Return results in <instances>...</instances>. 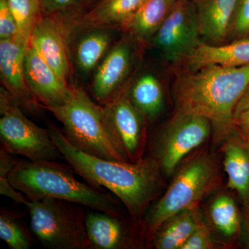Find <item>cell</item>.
<instances>
[{"instance_id": "cell-23", "label": "cell", "mask_w": 249, "mask_h": 249, "mask_svg": "<svg viewBox=\"0 0 249 249\" xmlns=\"http://www.w3.org/2000/svg\"><path fill=\"white\" fill-rule=\"evenodd\" d=\"M224 169L228 176V187L241 197L249 200V148L243 142L231 140L224 150Z\"/></svg>"}, {"instance_id": "cell-35", "label": "cell", "mask_w": 249, "mask_h": 249, "mask_svg": "<svg viewBox=\"0 0 249 249\" xmlns=\"http://www.w3.org/2000/svg\"><path fill=\"white\" fill-rule=\"evenodd\" d=\"M249 107V86L247 88V91L243 95L240 101H239L238 104L236 106L235 114L234 117L237 114H240L242 111Z\"/></svg>"}, {"instance_id": "cell-21", "label": "cell", "mask_w": 249, "mask_h": 249, "mask_svg": "<svg viewBox=\"0 0 249 249\" xmlns=\"http://www.w3.org/2000/svg\"><path fill=\"white\" fill-rule=\"evenodd\" d=\"M203 221L199 208L185 210L165 221L152 235L157 249H181Z\"/></svg>"}, {"instance_id": "cell-30", "label": "cell", "mask_w": 249, "mask_h": 249, "mask_svg": "<svg viewBox=\"0 0 249 249\" xmlns=\"http://www.w3.org/2000/svg\"><path fill=\"white\" fill-rule=\"evenodd\" d=\"M214 247L209 228L204 222L196 229L181 249H211Z\"/></svg>"}, {"instance_id": "cell-15", "label": "cell", "mask_w": 249, "mask_h": 249, "mask_svg": "<svg viewBox=\"0 0 249 249\" xmlns=\"http://www.w3.org/2000/svg\"><path fill=\"white\" fill-rule=\"evenodd\" d=\"M24 69L28 88L42 109L61 106L70 97L73 86L62 80L29 45Z\"/></svg>"}, {"instance_id": "cell-16", "label": "cell", "mask_w": 249, "mask_h": 249, "mask_svg": "<svg viewBox=\"0 0 249 249\" xmlns=\"http://www.w3.org/2000/svg\"><path fill=\"white\" fill-rule=\"evenodd\" d=\"M88 249H121L135 247L132 227L119 216L103 211H90L85 216Z\"/></svg>"}, {"instance_id": "cell-5", "label": "cell", "mask_w": 249, "mask_h": 249, "mask_svg": "<svg viewBox=\"0 0 249 249\" xmlns=\"http://www.w3.org/2000/svg\"><path fill=\"white\" fill-rule=\"evenodd\" d=\"M219 170L209 155L195 157L177 174L164 196L150 209L142 224L144 235L154 232L172 216L197 207L201 200L218 186Z\"/></svg>"}, {"instance_id": "cell-4", "label": "cell", "mask_w": 249, "mask_h": 249, "mask_svg": "<svg viewBox=\"0 0 249 249\" xmlns=\"http://www.w3.org/2000/svg\"><path fill=\"white\" fill-rule=\"evenodd\" d=\"M62 124V133L73 146L88 155L126 161L109 138L103 107L81 86H73L70 97L60 106L46 107Z\"/></svg>"}, {"instance_id": "cell-37", "label": "cell", "mask_w": 249, "mask_h": 249, "mask_svg": "<svg viewBox=\"0 0 249 249\" xmlns=\"http://www.w3.org/2000/svg\"><path fill=\"white\" fill-rule=\"evenodd\" d=\"M192 1H193V0H192Z\"/></svg>"}, {"instance_id": "cell-7", "label": "cell", "mask_w": 249, "mask_h": 249, "mask_svg": "<svg viewBox=\"0 0 249 249\" xmlns=\"http://www.w3.org/2000/svg\"><path fill=\"white\" fill-rule=\"evenodd\" d=\"M0 116L1 149L34 161L63 159L48 129L39 127L29 120L2 87L0 90Z\"/></svg>"}, {"instance_id": "cell-17", "label": "cell", "mask_w": 249, "mask_h": 249, "mask_svg": "<svg viewBox=\"0 0 249 249\" xmlns=\"http://www.w3.org/2000/svg\"><path fill=\"white\" fill-rule=\"evenodd\" d=\"M201 36L213 44L224 42L229 31L237 0H193Z\"/></svg>"}, {"instance_id": "cell-6", "label": "cell", "mask_w": 249, "mask_h": 249, "mask_svg": "<svg viewBox=\"0 0 249 249\" xmlns=\"http://www.w3.org/2000/svg\"><path fill=\"white\" fill-rule=\"evenodd\" d=\"M31 231L44 248L88 249L84 206L53 198L29 201Z\"/></svg>"}, {"instance_id": "cell-24", "label": "cell", "mask_w": 249, "mask_h": 249, "mask_svg": "<svg viewBox=\"0 0 249 249\" xmlns=\"http://www.w3.org/2000/svg\"><path fill=\"white\" fill-rule=\"evenodd\" d=\"M210 216L214 227L222 235L233 237L240 231V213L230 196H218L211 205Z\"/></svg>"}, {"instance_id": "cell-36", "label": "cell", "mask_w": 249, "mask_h": 249, "mask_svg": "<svg viewBox=\"0 0 249 249\" xmlns=\"http://www.w3.org/2000/svg\"><path fill=\"white\" fill-rule=\"evenodd\" d=\"M245 217L246 227H247L249 240V200L245 201Z\"/></svg>"}, {"instance_id": "cell-27", "label": "cell", "mask_w": 249, "mask_h": 249, "mask_svg": "<svg viewBox=\"0 0 249 249\" xmlns=\"http://www.w3.org/2000/svg\"><path fill=\"white\" fill-rule=\"evenodd\" d=\"M249 37V0H237L232 17L229 38L235 40Z\"/></svg>"}, {"instance_id": "cell-10", "label": "cell", "mask_w": 249, "mask_h": 249, "mask_svg": "<svg viewBox=\"0 0 249 249\" xmlns=\"http://www.w3.org/2000/svg\"><path fill=\"white\" fill-rule=\"evenodd\" d=\"M103 107L106 129L116 150L126 161L142 160L146 138L145 116L124 93Z\"/></svg>"}, {"instance_id": "cell-9", "label": "cell", "mask_w": 249, "mask_h": 249, "mask_svg": "<svg viewBox=\"0 0 249 249\" xmlns=\"http://www.w3.org/2000/svg\"><path fill=\"white\" fill-rule=\"evenodd\" d=\"M139 44L125 33L98 65L88 85V93L98 104L106 106L124 93L137 62Z\"/></svg>"}, {"instance_id": "cell-31", "label": "cell", "mask_w": 249, "mask_h": 249, "mask_svg": "<svg viewBox=\"0 0 249 249\" xmlns=\"http://www.w3.org/2000/svg\"><path fill=\"white\" fill-rule=\"evenodd\" d=\"M0 193L18 204L26 205L29 201L23 193L14 188L6 177H0Z\"/></svg>"}, {"instance_id": "cell-8", "label": "cell", "mask_w": 249, "mask_h": 249, "mask_svg": "<svg viewBox=\"0 0 249 249\" xmlns=\"http://www.w3.org/2000/svg\"><path fill=\"white\" fill-rule=\"evenodd\" d=\"M196 6L192 0H177L171 12L148 42L165 60H187L201 45Z\"/></svg>"}, {"instance_id": "cell-38", "label": "cell", "mask_w": 249, "mask_h": 249, "mask_svg": "<svg viewBox=\"0 0 249 249\" xmlns=\"http://www.w3.org/2000/svg\"></svg>"}, {"instance_id": "cell-34", "label": "cell", "mask_w": 249, "mask_h": 249, "mask_svg": "<svg viewBox=\"0 0 249 249\" xmlns=\"http://www.w3.org/2000/svg\"><path fill=\"white\" fill-rule=\"evenodd\" d=\"M99 0H76L77 9L79 15L84 14L87 11L96 4ZM78 15V16H79Z\"/></svg>"}, {"instance_id": "cell-2", "label": "cell", "mask_w": 249, "mask_h": 249, "mask_svg": "<svg viewBox=\"0 0 249 249\" xmlns=\"http://www.w3.org/2000/svg\"><path fill=\"white\" fill-rule=\"evenodd\" d=\"M249 86V65H211L181 72L173 88L175 116H204L217 138L227 139L235 129L236 106Z\"/></svg>"}, {"instance_id": "cell-20", "label": "cell", "mask_w": 249, "mask_h": 249, "mask_svg": "<svg viewBox=\"0 0 249 249\" xmlns=\"http://www.w3.org/2000/svg\"><path fill=\"white\" fill-rule=\"evenodd\" d=\"M191 70L211 65L240 67L249 65V40L241 39L224 45L203 43L187 60Z\"/></svg>"}, {"instance_id": "cell-13", "label": "cell", "mask_w": 249, "mask_h": 249, "mask_svg": "<svg viewBox=\"0 0 249 249\" xmlns=\"http://www.w3.org/2000/svg\"><path fill=\"white\" fill-rule=\"evenodd\" d=\"M29 46L58 76L73 85V71L68 43V27L65 19L42 16L36 22Z\"/></svg>"}, {"instance_id": "cell-18", "label": "cell", "mask_w": 249, "mask_h": 249, "mask_svg": "<svg viewBox=\"0 0 249 249\" xmlns=\"http://www.w3.org/2000/svg\"><path fill=\"white\" fill-rule=\"evenodd\" d=\"M144 1L99 0L84 14L69 19V23L123 30Z\"/></svg>"}, {"instance_id": "cell-12", "label": "cell", "mask_w": 249, "mask_h": 249, "mask_svg": "<svg viewBox=\"0 0 249 249\" xmlns=\"http://www.w3.org/2000/svg\"><path fill=\"white\" fill-rule=\"evenodd\" d=\"M73 79L91 78L93 72L116 42L117 29L77 25L67 22Z\"/></svg>"}, {"instance_id": "cell-1", "label": "cell", "mask_w": 249, "mask_h": 249, "mask_svg": "<svg viewBox=\"0 0 249 249\" xmlns=\"http://www.w3.org/2000/svg\"><path fill=\"white\" fill-rule=\"evenodd\" d=\"M47 129L54 143L75 173L90 186L102 187L120 199L132 219L142 220L161 188V168L153 157L130 163L88 155L71 145L61 129L51 121Z\"/></svg>"}, {"instance_id": "cell-25", "label": "cell", "mask_w": 249, "mask_h": 249, "mask_svg": "<svg viewBox=\"0 0 249 249\" xmlns=\"http://www.w3.org/2000/svg\"><path fill=\"white\" fill-rule=\"evenodd\" d=\"M32 232L24 225L20 215L0 209V238L11 249H29L34 244Z\"/></svg>"}, {"instance_id": "cell-19", "label": "cell", "mask_w": 249, "mask_h": 249, "mask_svg": "<svg viewBox=\"0 0 249 249\" xmlns=\"http://www.w3.org/2000/svg\"><path fill=\"white\" fill-rule=\"evenodd\" d=\"M124 94L149 120L155 118L163 109V87L153 72H140L129 81Z\"/></svg>"}, {"instance_id": "cell-3", "label": "cell", "mask_w": 249, "mask_h": 249, "mask_svg": "<svg viewBox=\"0 0 249 249\" xmlns=\"http://www.w3.org/2000/svg\"><path fill=\"white\" fill-rule=\"evenodd\" d=\"M71 165L57 160H18L8 178L30 201L53 198L121 217L115 198L78 181Z\"/></svg>"}, {"instance_id": "cell-26", "label": "cell", "mask_w": 249, "mask_h": 249, "mask_svg": "<svg viewBox=\"0 0 249 249\" xmlns=\"http://www.w3.org/2000/svg\"><path fill=\"white\" fill-rule=\"evenodd\" d=\"M18 28L16 37L29 45L31 32L42 16L38 0H7Z\"/></svg>"}, {"instance_id": "cell-28", "label": "cell", "mask_w": 249, "mask_h": 249, "mask_svg": "<svg viewBox=\"0 0 249 249\" xmlns=\"http://www.w3.org/2000/svg\"><path fill=\"white\" fill-rule=\"evenodd\" d=\"M42 14L45 16H52L70 19L78 16L76 0H38Z\"/></svg>"}, {"instance_id": "cell-14", "label": "cell", "mask_w": 249, "mask_h": 249, "mask_svg": "<svg viewBox=\"0 0 249 249\" xmlns=\"http://www.w3.org/2000/svg\"><path fill=\"white\" fill-rule=\"evenodd\" d=\"M29 45L17 37L0 40V76L1 87L18 105L36 113L42 108L28 88L24 76V55Z\"/></svg>"}, {"instance_id": "cell-33", "label": "cell", "mask_w": 249, "mask_h": 249, "mask_svg": "<svg viewBox=\"0 0 249 249\" xmlns=\"http://www.w3.org/2000/svg\"><path fill=\"white\" fill-rule=\"evenodd\" d=\"M14 156L3 149L0 150V177L8 178L11 170L17 164L18 160L14 159Z\"/></svg>"}, {"instance_id": "cell-32", "label": "cell", "mask_w": 249, "mask_h": 249, "mask_svg": "<svg viewBox=\"0 0 249 249\" xmlns=\"http://www.w3.org/2000/svg\"><path fill=\"white\" fill-rule=\"evenodd\" d=\"M234 127L244 143L249 147V107L234 117Z\"/></svg>"}, {"instance_id": "cell-29", "label": "cell", "mask_w": 249, "mask_h": 249, "mask_svg": "<svg viewBox=\"0 0 249 249\" xmlns=\"http://www.w3.org/2000/svg\"><path fill=\"white\" fill-rule=\"evenodd\" d=\"M17 34V24L7 0H0V40L14 38Z\"/></svg>"}, {"instance_id": "cell-11", "label": "cell", "mask_w": 249, "mask_h": 249, "mask_svg": "<svg viewBox=\"0 0 249 249\" xmlns=\"http://www.w3.org/2000/svg\"><path fill=\"white\" fill-rule=\"evenodd\" d=\"M212 127L204 116H175L162 136L155 158L162 172L173 173L180 161L208 139Z\"/></svg>"}, {"instance_id": "cell-22", "label": "cell", "mask_w": 249, "mask_h": 249, "mask_svg": "<svg viewBox=\"0 0 249 249\" xmlns=\"http://www.w3.org/2000/svg\"><path fill=\"white\" fill-rule=\"evenodd\" d=\"M177 0H145L123 31L141 43H148L171 12Z\"/></svg>"}]
</instances>
